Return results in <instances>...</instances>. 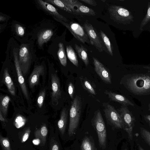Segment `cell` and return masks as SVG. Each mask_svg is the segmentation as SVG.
Instances as JSON below:
<instances>
[{
  "mask_svg": "<svg viewBox=\"0 0 150 150\" xmlns=\"http://www.w3.org/2000/svg\"><path fill=\"white\" fill-rule=\"evenodd\" d=\"M120 83L129 91L138 95L150 93V73L127 75L123 77Z\"/></svg>",
  "mask_w": 150,
  "mask_h": 150,
  "instance_id": "6da1fadb",
  "label": "cell"
},
{
  "mask_svg": "<svg viewBox=\"0 0 150 150\" xmlns=\"http://www.w3.org/2000/svg\"><path fill=\"white\" fill-rule=\"evenodd\" d=\"M81 97L76 95L71 102L69 112L68 134L70 136L75 133L79 124L82 110Z\"/></svg>",
  "mask_w": 150,
  "mask_h": 150,
  "instance_id": "7a4b0ae2",
  "label": "cell"
},
{
  "mask_svg": "<svg viewBox=\"0 0 150 150\" xmlns=\"http://www.w3.org/2000/svg\"><path fill=\"white\" fill-rule=\"evenodd\" d=\"M108 11L110 18L117 23L126 25L134 21L132 13L122 6L111 5L108 7Z\"/></svg>",
  "mask_w": 150,
  "mask_h": 150,
  "instance_id": "3957f363",
  "label": "cell"
},
{
  "mask_svg": "<svg viewBox=\"0 0 150 150\" xmlns=\"http://www.w3.org/2000/svg\"><path fill=\"white\" fill-rule=\"evenodd\" d=\"M91 122L97 133L99 145L104 149L106 147V130L103 116L99 109L95 112Z\"/></svg>",
  "mask_w": 150,
  "mask_h": 150,
  "instance_id": "277c9868",
  "label": "cell"
},
{
  "mask_svg": "<svg viewBox=\"0 0 150 150\" xmlns=\"http://www.w3.org/2000/svg\"><path fill=\"white\" fill-rule=\"evenodd\" d=\"M104 115L107 121L112 125L123 129L124 125L120 116L115 108L108 103L103 104Z\"/></svg>",
  "mask_w": 150,
  "mask_h": 150,
  "instance_id": "5b68a950",
  "label": "cell"
},
{
  "mask_svg": "<svg viewBox=\"0 0 150 150\" xmlns=\"http://www.w3.org/2000/svg\"><path fill=\"white\" fill-rule=\"evenodd\" d=\"M54 18L65 26L77 40L83 43L90 44L88 36L83 27L79 23H71L68 24L55 17Z\"/></svg>",
  "mask_w": 150,
  "mask_h": 150,
  "instance_id": "8992f818",
  "label": "cell"
},
{
  "mask_svg": "<svg viewBox=\"0 0 150 150\" xmlns=\"http://www.w3.org/2000/svg\"><path fill=\"white\" fill-rule=\"evenodd\" d=\"M117 111L122 119L124 125L123 129L127 132L129 138L132 140L133 129L135 122L134 117L127 106L122 105Z\"/></svg>",
  "mask_w": 150,
  "mask_h": 150,
  "instance_id": "52a82bcc",
  "label": "cell"
},
{
  "mask_svg": "<svg viewBox=\"0 0 150 150\" xmlns=\"http://www.w3.org/2000/svg\"><path fill=\"white\" fill-rule=\"evenodd\" d=\"M19 62L23 76L26 75L31 65L32 55L28 45L22 44L19 52Z\"/></svg>",
  "mask_w": 150,
  "mask_h": 150,
  "instance_id": "ba28073f",
  "label": "cell"
},
{
  "mask_svg": "<svg viewBox=\"0 0 150 150\" xmlns=\"http://www.w3.org/2000/svg\"><path fill=\"white\" fill-rule=\"evenodd\" d=\"M83 27L88 36L90 44L94 45L99 52H102L104 50L108 52L104 47L101 38L93 25L86 21L84 23Z\"/></svg>",
  "mask_w": 150,
  "mask_h": 150,
  "instance_id": "9c48e42d",
  "label": "cell"
},
{
  "mask_svg": "<svg viewBox=\"0 0 150 150\" xmlns=\"http://www.w3.org/2000/svg\"><path fill=\"white\" fill-rule=\"evenodd\" d=\"M93 58L95 70L97 74L104 83L111 84V75L109 70L96 58Z\"/></svg>",
  "mask_w": 150,
  "mask_h": 150,
  "instance_id": "30bf717a",
  "label": "cell"
},
{
  "mask_svg": "<svg viewBox=\"0 0 150 150\" xmlns=\"http://www.w3.org/2000/svg\"><path fill=\"white\" fill-rule=\"evenodd\" d=\"M52 93V100L54 105H57L61 98L62 92L59 78L56 74H51Z\"/></svg>",
  "mask_w": 150,
  "mask_h": 150,
  "instance_id": "8fae6325",
  "label": "cell"
},
{
  "mask_svg": "<svg viewBox=\"0 0 150 150\" xmlns=\"http://www.w3.org/2000/svg\"><path fill=\"white\" fill-rule=\"evenodd\" d=\"M13 53L14 57V62L17 73L18 82L24 95L26 99L28 100L29 99L28 92L25 84L23 75L19 65L17 53L16 51H13Z\"/></svg>",
  "mask_w": 150,
  "mask_h": 150,
  "instance_id": "7c38bea8",
  "label": "cell"
},
{
  "mask_svg": "<svg viewBox=\"0 0 150 150\" xmlns=\"http://www.w3.org/2000/svg\"><path fill=\"white\" fill-rule=\"evenodd\" d=\"M40 6L45 11L53 15L56 18L64 22H67V19L64 16L59 13L56 9L50 3L41 0L37 1Z\"/></svg>",
  "mask_w": 150,
  "mask_h": 150,
  "instance_id": "4fadbf2b",
  "label": "cell"
},
{
  "mask_svg": "<svg viewBox=\"0 0 150 150\" xmlns=\"http://www.w3.org/2000/svg\"><path fill=\"white\" fill-rule=\"evenodd\" d=\"M105 93L108 96L110 101L119 103L123 106L131 105L134 106V104L123 95L117 94L111 91H105Z\"/></svg>",
  "mask_w": 150,
  "mask_h": 150,
  "instance_id": "5bb4252c",
  "label": "cell"
},
{
  "mask_svg": "<svg viewBox=\"0 0 150 150\" xmlns=\"http://www.w3.org/2000/svg\"><path fill=\"white\" fill-rule=\"evenodd\" d=\"M44 67L43 65L36 66L31 73L29 79L30 86L33 87L38 84L40 76L43 74Z\"/></svg>",
  "mask_w": 150,
  "mask_h": 150,
  "instance_id": "9a60e30c",
  "label": "cell"
},
{
  "mask_svg": "<svg viewBox=\"0 0 150 150\" xmlns=\"http://www.w3.org/2000/svg\"><path fill=\"white\" fill-rule=\"evenodd\" d=\"M75 49L80 58L87 66L89 64V61L87 50L83 45H79L77 44L74 45Z\"/></svg>",
  "mask_w": 150,
  "mask_h": 150,
  "instance_id": "2e32d148",
  "label": "cell"
},
{
  "mask_svg": "<svg viewBox=\"0 0 150 150\" xmlns=\"http://www.w3.org/2000/svg\"><path fill=\"white\" fill-rule=\"evenodd\" d=\"M3 79L4 82L9 93L12 95L15 96V90L14 85L9 74L7 68H5L4 70Z\"/></svg>",
  "mask_w": 150,
  "mask_h": 150,
  "instance_id": "e0dca14e",
  "label": "cell"
},
{
  "mask_svg": "<svg viewBox=\"0 0 150 150\" xmlns=\"http://www.w3.org/2000/svg\"><path fill=\"white\" fill-rule=\"evenodd\" d=\"M68 112L66 108L62 110L60 118L58 121L57 125L59 130L62 134H63L65 132L68 117Z\"/></svg>",
  "mask_w": 150,
  "mask_h": 150,
  "instance_id": "ac0fdd59",
  "label": "cell"
},
{
  "mask_svg": "<svg viewBox=\"0 0 150 150\" xmlns=\"http://www.w3.org/2000/svg\"><path fill=\"white\" fill-rule=\"evenodd\" d=\"M79 78L83 88L90 94L96 95L95 86L86 77L81 76Z\"/></svg>",
  "mask_w": 150,
  "mask_h": 150,
  "instance_id": "d6986e66",
  "label": "cell"
},
{
  "mask_svg": "<svg viewBox=\"0 0 150 150\" xmlns=\"http://www.w3.org/2000/svg\"><path fill=\"white\" fill-rule=\"evenodd\" d=\"M53 35L52 31L50 29H47L41 31L38 37V43L41 46L43 44L48 41Z\"/></svg>",
  "mask_w": 150,
  "mask_h": 150,
  "instance_id": "ffe728a7",
  "label": "cell"
},
{
  "mask_svg": "<svg viewBox=\"0 0 150 150\" xmlns=\"http://www.w3.org/2000/svg\"><path fill=\"white\" fill-rule=\"evenodd\" d=\"M48 130L45 124L42 125L40 128L35 131V137L36 139L40 140L41 143L44 144L46 141V138Z\"/></svg>",
  "mask_w": 150,
  "mask_h": 150,
  "instance_id": "44dd1931",
  "label": "cell"
},
{
  "mask_svg": "<svg viewBox=\"0 0 150 150\" xmlns=\"http://www.w3.org/2000/svg\"><path fill=\"white\" fill-rule=\"evenodd\" d=\"M64 4L69 8L74 13L80 14L79 10V7L82 3L78 0H61Z\"/></svg>",
  "mask_w": 150,
  "mask_h": 150,
  "instance_id": "7402d4cb",
  "label": "cell"
},
{
  "mask_svg": "<svg viewBox=\"0 0 150 150\" xmlns=\"http://www.w3.org/2000/svg\"><path fill=\"white\" fill-rule=\"evenodd\" d=\"M10 101V98L8 96H1L0 111L5 118L7 114L8 108Z\"/></svg>",
  "mask_w": 150,
  "mask_h": 150,
  "instance_id": "603a6c76",
  "label": "cell"
},
{
  "mask_svg": "<svg viewBox=\"0 0 150 150\" xmlns=\"http://www.w3.org/2000/svg\"><path fill=\"white\" fill-rule=\"evenodd\" d=\"M66 51L68 59L75 66L79 67V63L77 56L75 51L70 45L66 46Z\"/></svg>",
  "mask_w": 150,
  "mask_h": 150,
  "instance_id": "cb8c5ba5",
  "label": "cell"
},
{
  "mask_svg": "<svg viewBox=\"0 0 150 150\" xmlns=\"http://www.w3.org/2000/svg\"><path fill=\"white\" fill-rule=\"evenodd\" d=\"M59 48L57 55L60 63L62 65L66 66L67 65V59L63 44L60 42L58 45Z\"/></svg>",
  "mask_w": 150,
  "mask_h": 150,
  "instance_id": "d4e9b609",
  "label": "cell"
},
{
  "mask_svg": "<svg viewBox=\"0 0 150 150\" xmlns=\"http://www.w3.org/2000/svg\"><path fill=\"white\" fill-rule=\"evenodd\" d=\"M100 33L103 42L106 47L109 54L111 56H112L113 53L112 47L109 39L102 30H100Z\"/></svg>",
  "mask_w": 150,
  "mask_h": 150,
  "instance_id": "484cf974",
  "label": "cell"
},
{
  "mask_svg": "<svg viewBox=\"0 0 150 150\" xmlns=\"http://www.w3.org/2000/svg\"><path fill=\"white\" fill-rule=\"evenodd\" d=\"M81 149V150H96L92 142L87 137H85L83 140Z\"/></svg>",
  "mask_w": 150,
  "mask_h": 150,
  "instance_id": "4316f807",
  "label": "cell"
},
{
  "mask_svg": "<svg viewBox=\"0 0 150 150\" xmlns=\"http://www.w3.org/2000/svg\"><path fill=\"white\" fill-rule=\"evenodd\" d=\"M45 1L54 5L67 12L71 13H73L71 10L64 4L61 0H45Z\"/></svg>",
  "mask_w": 150,
  "mask_h": 150,
  "instance_id": "83f0119b",
  "label": "cell"
},
{
  "mask_svg": "<svg viewBox=\"0 0 150 150\" xmlns=\"http://www.w3.org/2000/svg\"><path fill=\"white\" fill-rule=\"evenodd\" d=\"M79 10L80 14L93 16L96 15L95 12L93 9L84 6L83 4L80 5Z\"/></svg>",
  "mask_w": 150,
  "mask_h": 150,
  "instance_id": "f1b7e54d",
  "label": "cell"
},
{
  "mask_svg": "<svg viewBox=\"0 0 150 150\" xmlns=\"http://www.w3.org/2000/svg\"><path fill=\"white\" fill-rule=\"evenodd\" d=\"M149 21H150V2H149L148 3L147 13L141 23L139 30H142L143 28Z\"/></svg>",
  "mask_w": 150,
  "mask_h": 150,
  "instance_id": "f546056e",
  "label": "cell"
},
{
  "mask_svg": "<svg viewBox=\"0 0 150 150\" xmlns=\"http://www.w3.org/2000/svg\"><path fill=\"white\" fill-rule=\"evenodd\" d=\"M0 142L3 150H11L10 141L8 138L0 136Z\"/></svg>",
  "mask_w": 150,
  "mask_h": 150,
  "instance_id": "4dcf8cb0",
  "label": "cell"
},
{
  "mask_svg": "<svg viewBox=\"0 0 150 150\" xmlns=\"http://www.w3.org/2000/svg\"><path fill=\"white\" fill-rule=\"evenodd\" d=\"M26 120L23 116L19 115L15 118L14 125L17 128H20L23 126L25 124Z\"/></svg>",
  "mask_w": 150,
  "mask_h": 150,
  "instance_id": "1f68e13d",
  "label": "cell"
},
{
  "mask_svg": "<svg viewBox=\"0 0 150 150\" xmlns=\"http://www.w3.org/2000/svg\"><path fill=\"white\" fill-rule=\"evenodd\" d=\"M140 133L142 138L150 147V132L144 128L141 127Z\"/></svg>",
  "mask_w": 150,
  "mask_h": 150,
  "instance_id": "d6a6232c",
  "label": "cell"
},
{
  "mask_svg": "<svg viewBox=\"0 0 150 150\" xmlns=\"http://www.w3.org/2000/svg\"><path fill=\"white\" fill-rule=\"evenodd\" d=\"M45 94V91L44 89L41 91L39 95L37 100V104L39 108H41L43 105Z\"/></svg>",
  "mask_w": 150,
  "mask_h": 150,
  "instance_id": "836d02e7",
  "label": "cell"
},
{
  "mask_svg": "<svg viewBox=\"0 0 150 150\" xmlns=\"http://www.w3.org/2000/svg\"><path fill=\"white\" fill-rule=\"evenodd\" d=\"M50 143V150H59V147L58 142L52 138Z\"/></svg>",
  "mask_w": 150,
  "mask_h": 150,
  "instance_id": "e575fe53",
  "label": "cell"
},
{
  "mask_svg": "<svg viewBox=\"0 0 150 150\" xmlns=\"http://www.w3.org/2000/svg\"><path fill=\"white\" fill-rule=\"evenodd\" d=\"M15 29L17 34L20 36H23L25 33V30L23 27L18 24H16Z\"/></svg>",
  "mask_w": 150,
  "mask_h": 150,
  "instance_id": "d590c367",
  "label": "cell"
},
{
  "mask_svg": "<svg viewBox=\"0 0 150 150\" xmlns=\"http://www.w3.org/2000/svg\"><path fill=\"white\" fill-rule=\"evenodd\" d=\"M68 92L70 98L73 99L75 92V88L73 83L70 82L68 85Z\"/></svg>",
  "mask_w": 150,
  "mask_h": 150,
  "instance_id": "8d00e7d4",
  "label": "cell"
},
{
  "mask_svg": "<svg viewBox=\"0 0 150 150\" xmlns=\"http://www.w3.org/2000/svg\"><path fill=\"white\" fill-rule=\"evenodd\" d=\"M31 132V130L29 128L27 129L23 134L21 141L22 143L25 142L28 139Z\"/></svg>",
  "mask_w": 150,
  "mask_h": 150,
  "instance_id": "74e56055",
  "label": "cell"
},
{
  "mask_svg": "<svg viewBox=\"0 0 150 150\" xmlns=\"http://www.w3.org/2000/svg\"><path fill=\"white\" fill-rule=\"evenodd\" d=\"M80 1L92 6H95L97 5L96 1L94 0H80Z\"/></svg>",
  "mask_w": 150,
  "mask_h": 150,
  "instance_id": "f35d334b",
  "label": "cell"
},
{
  "mask_svg": "<svg viewBox=\"0 0 150 150\" xmlns=\"http://www.w3.org/2000/svg\"><path fill=\"white\" fill-rule=\"evenodd\" d=\"M145 121L148 123L150 127V115H146L144 116Z\"/></svg>",
  "mask_w": 150,
  "mask_h": 150,
  "instance_id": "ab89813d",
  "label": "cell"
},
{
  "mask_svg": "<svg viewBox=\"0 0 150 150\" xmlns=\"http://www.w3.org/2000/svg\"><path fill=\"white\" fill-rule=\"evenodd\" d=\"M0 120L3 122H7V121L3 116L1 111H0Z\"/></svg>",
  "mask_w": 150,
  "mask_h": 150,
  "instance_id": "60d3db41",
  "label": "cell"
},
{
  "mask_svg": "<svg viewBox=\"0 0 150 150\" xmlns=\"http://www.w3.org/2000/svg\"><path fill=\"white\" fill-rule=\"evenodd\" d=\"M40 140L38 139H36L33 141V143L35 145H38L40 143Z\"/></svg>",
  "mask_w": 150,
  "mask_h": 150,
  "instance_id": "b9f144b4",
  "label": "cell"
},
{
  "mask_svg": "<svg viewBox=\"0 0 150 150\" xmlns=\"http://www.w3.org/2000/svg\"><path fill=\"white\" fill-rule=\"evenodd\" d=\"M0 17V19L1 21H4L5 19V18L3 16H1Z\"/></svg>",
  "mask_w": 150,
  "mask_h": 150,
  "instance_id": "7bdbcfd3",
  "label": "cell"
},
{
  "mask_svg": "<svg viewBox=\"0 0 150 150\" xmlns=\"http://www.w3.org/2000/svg\"><path fill=\"white\" fill-rule=\"evenodd\" d=\"M139 150H144L139 144L138 145Z\"/></svg>",
  "mask_w": 150,
  "mask_h": 150,
  "instance_id": "ee69618b",
  "label": "cell"
},
{
  "mask_svg": "<svg viewBox=\"0 0 150 150\" xmlns=\"http://www.w3.org/2000/svg\"><path fill=\"white\" fill-rule=\"evenodd\" d=\"M149 110L150 111V103H149Z\"/></svg>",
  "mask_w": 150,
  "mask_h": 150,
  "instance_id": "f6af8a7d",
  "label": "cell"
},
{
  "mask_svg": "<svg viewBox=\"0 0 150 150\" xmlns=\"http://www.w3.org/2000/svg\"><path fill=\"white\" fill-rule=\"evenodd\" d=\"M101 1H102L103 2H105L106 1V0H102Z\"/></svg>",
  "mask_w": 150,
  "mask_h": 150,
  "instance_id": "bcb514c9",
  "label": "cell"
},
{
  "mask_svg": "<svg viewBox=\"0 0 150 150\" xmlns=\"http://www.w3.org/2000/svg\"><path fill=\"white\" fill-rule=\"evenodd\" d=\"M127 150V149H124V150Z\"/></svg>",
  "mask_w": 150,
  "mask_h": 150,
  "instance_id": "7dc6e473",
  "label": "cell"
},
{
  "mask_svg": "<svg viewBox=\"0 0 150 150\" xmlns=\"http://www.w3.org/2000/svg\"></svg>",
  "mask_w": 150,
  "mask_h": 150,
  "instance_id": "c3c4849f",
  "label": "cell"
}]
</instances>
